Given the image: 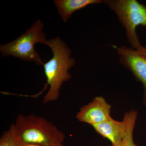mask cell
Segmentation results:
<instances>
[{
  "instance_id": "obj_1",
  "label": "cell",
  "mask_w": 146,
  "mask_h": 146,
  "mask_svg": "<svg viewBox=\"0 0 146 146\" xmlns=\"http://www.w3.org/2000/svg\"><path fill=\"white\" fill-rule=\"evenodd\" d=\"M46 45L51 49L53 56L43 65L46 78L45 87L49 86L43 98L44 104L58 99L63 83L72 78L69 71L76 64L70 48L60 37L48 39Z\"/></svg>"
},
{
  "instance_id": "obj_2",
  "label": "cell",
  "mask_w": 146,
  "mask_h": 146,
  "mask_svg": "<svg viewBox=\"0 0 146 146\" xmlns=\"http://www.w3.org/2000/svg\"><path fill=\"white\" fill-rule=\"evenodd\" d=\"M15 134L21 141L44 146L63 145L65 135L52 123L34 114H21L13 124Z\"/></svg>"
},
{
  "instance_id": "obj_3",
  "label": "cell",
  "mask_w": 146,
  "mask_h": 146,
  "mask_svg": "<svg viewBox=\"0 0 146 146\" xmlns=\"http://www.w3.org/2000/svg\"><path fill=\"white\" fill-rule=\"evenodd\" d=\"M44 24L37 20L29 29L15 40L0 46V52L3 57L12 56L24 61L33 62L42 65L44 61L35 49L37 43L47 44L46 34L43 31Z\"/></svg>"
},
{
  "instance_id": "obj_4",
  "label": "cell",
  "mask_w": 146,
  "mask_h": 146,
  "mask_svg": "<svg viewBox=\"0 0 146 146\" xmlns=\"http://www.w3.org/2000/svg\"><path fill=\"white\" fill-rule=\"evenodd\" d=\"M105 4L113 11L125 29L128 41L134 49L143 46L139 42L136 29L146 27V6L136 0H105Z\"/></svg>"
},
{
  "instance_id": "obj_5",
  "label": "cell",
  "mask_w": 146,
  "mask_h": 146,
  "mask_svg": "<svg viewBox=\"0 0 146 146\" xmlns=\"http://www.w3.org/2000/svg\"><path fill=\"white\" fill-rule=\"evenodd\" d=\"M119 60L125 68L131 71L144 88L143 103L146 104V47L134 49L121 46L117 49Z\"/></svg>"
},
{
  "instance_id": "obj_6",
  "label": "cell",
  "mask_w": 146,
  "mask_h": 146,
  "mask_svg": "<svg viewBox=\"0 0 146 146\" xmlns=\"http://www.w3.org/2000/svg\"><path fill=\"white\" fill-rule=\"evenodd\" d=\"M111 106L103 97H95L91 102L82 106L76 117L79 121L91 126L101 123L111 119Z\"/></svg>"
},
{
  "instance_id": "obj_7",
  "label": "cell",
  "mask_w": 146,
  "mask_h": 146,
  "mask_svg": "<svg viewBox=\"0 0 146 146\" xmlns=\"http://www.w3.org/2000/svg\"><path fill=\"white\" fill-rule=\"evenodd\" d=\"M97 133L109 140L112 146H120L121 143L125 125L111 118L107 121L92 126Z\"/></svg>"
},
{
  "instance_id": "obj_8",
  "label": "cell",
  "mask_w": 146,
  "mask_h": 146,
  "mask_svg": "<svg viewBox=\"0 0 146 146\" xmlns=\"http://www.w3.org/2000/svg\"><path fill=\"white\" fill-rule=\"evenodd\" d=\"M102 0H54L58 14L64 23L68 22L73 13L87 6L102 3Z\"/></svg>"
},
{
  "instance_id": "obj_9",
  "label": "cell",
  "mask_w": 146,
  "mask_h": 146,
  "mask_svg": "<svg viewBox=\"0 0 146 146\" xmlns=\"http://www.w3.org/2000/svg\"><path fill=\"white\" fill-rule=\"evenodd\" d=\"M137 115L138 112L134 110L125 114L123 120L125 125L124 131L120 146H138L134 143L133 139V129Z\"/></svg>"
},
{
  "instance_id": "obj_10",
  "label": "cell",
  "mask_w": 146,
  "mask_h": 146,
  "mask_svg": "<svg viewBox=\"0 0 146 146\" xmlns=\"http://www.w3.org/2000/svg\"><path fill=\"white\" fill-rule=\"evenodd\" d=\"M0 146H17L13 125L3 133L0 138Z\"/></svg>"
},
{
  "instance_id": "obj_11",
  "label": "cell",
  "mask_w": 146,
  "mask_h": 146,
  "mask_svg": "<svg viewBox=\"0 0 146 146\" xmlns=\"http://www.w3.org/2000/svg\"><path fill=\"white\" fill-rule=\"evenodd\" d=\"M15 135H16V134H15ZM16 140L17 146H44L41 145H37V144L29 143H25V142L21 141L19 138H17L16 135Z\"/></svg>"
},
{
  "instance_id": "obj_12",
  "label": "cell",
  "mask_w": 146,
  "mask_h": 146,
  "mask_svg": "<svg viewBox=\"0 0 146 146\" xmlns=\"http://www.w3.org/2000/svg\"><path fill=\"white\" fill-rule=\"evenodd\" d=\"M65 146V145H61V146Z\"/></svg>"
},
{
  "instance_id": "obj_13",
  "label": "cell",
  "mask_w": 146,
  "mask_h": 146,
  "mask_svg": "<svg viewBox=\"0 0 146 146\" xmlns=\"http://www.w3.org/2000/svg\"><path fill=\"white\" fill-rule=\"evenodd\" d=\"M112 146V145H109V146Z\"/></svg>"
}]
</instances>
